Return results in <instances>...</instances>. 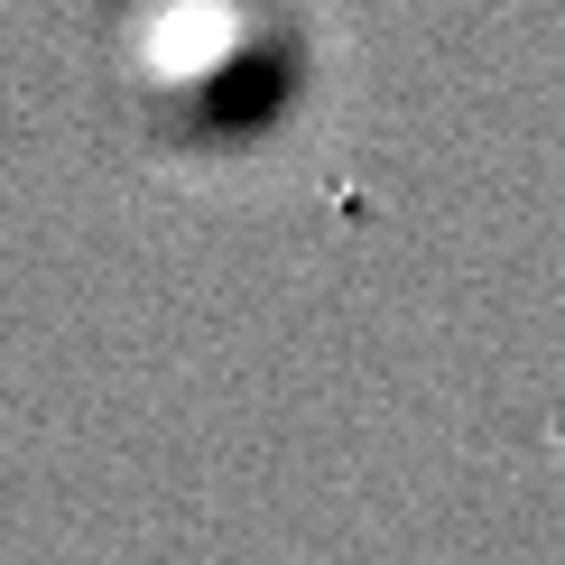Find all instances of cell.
I'll return each instance as SVG.
<instances>
[]
</instances>
